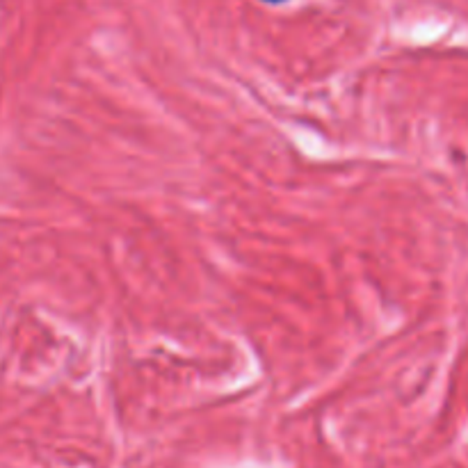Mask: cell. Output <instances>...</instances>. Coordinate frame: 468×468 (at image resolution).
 I'll use <instances>...</instances> for the list:
<instances>
[{
  "label": "cell",
  "instance_id": "1",
  "mask_svg": "<svg viewBox=\"0 0 468 468\" xmlns=\"http://www.w3.org/2000/svg\"><path fill=\"white\" fill-rule=\"evenodd\" d=\"M270 3H279V0H270Z\"/></svg>",
  "mask_w": 468,
  "mask_h": 468
}]
</instances>
